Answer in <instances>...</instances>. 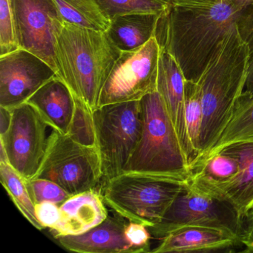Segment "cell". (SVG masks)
I'll list each match as a JSON object with an SVG mask.
<instances>
[{"label":"cell","instance_id":"obj_1","mask_svg":"<svg viewBox=\"0 0 253 253\" xmlns=\"http://www.w3.org/2000/svg\"><path fill=\"white\" fill-rule=\"evenodd\" d=\"M237 27L249 39L253 6L233 8L222 0L196 8L170 3L160 16L155 37L161 49L174 57L185 79L197 83L226 35Z\"/></svg>","mask_w":253,"mask_h":253},{"label":"cell","instance_id":"obj_2","mask_svg":"<svg viewBox=\"0 0 253 253\" xmlns=\"http://www.w3.org/2000/svg\"><path fill=\"white\" fill-rule=\"evenodd\" d=\"M247 39L239 27L231 31L197 82L201 90L203 121L199 153L191 166L215 144L232 118L247 79Z\"/></svg>","mask_w":253,"mask_h":253},{"label":"cell","instance_id":"obj_3","mask_svg":"<svg viewBox=\"0 0 253 253\" xmlns=\"http://www.w3.org/2000/svg\"><path fill=\"white\" fill-rule=\"evenodd\" d=\"M121 53L106 32L65 22L57 38V76L69 87L74 97L93 113Z\"/></svg>","mask_w":253,"mask_h":253},{"label":"cell","instance_id":"obj_4","mask_svg":"<svg viewBox=\"0 0 253 253\" xmlns=\"http://www.w3.org/2000/svg\"><path fill=\"white\" fill-rule=\"evenodd\" d=\"M143 115L141 139L124 172H141L187 185L190 167L158 91L140 100Z\"/></svg>","mask_w":253,"mask_h":253},{"label":"cell","instance_id":"obj_5","mask_svg":"<svg viewBox=\"0 0 253 253\" xmlns=\"http://www.w3.org/2000/svg\"><path fill=\"white\" fill-rule=\"evenodd\" d=\"M186 185L141 172H125L103 183L102 196L115 214L152 227L158 223Z\"/></svg>","mask_w":253,"mask_h":253},{"label":"cell","instance_id":"obj_6","mask_svg":"<svg viewBox=\"0 0 253 253\" xmlns=\"http://www.w3.org/2000/svg\"><path fill=\"white\" fill-rule=\"evenodd\" d=\"M93 118L105 183L124 172L140 143L143 128L141 103L134 100L100 106L93 112Z\"/></svg>","mask_w":253,"mask_h":253},{"label":"cell","instance_id":"obj_7","mask_svg":"<svg viewBox=\"0 0 253 253\" xmlns=\"http://www.w3.org/2000/svg\"><path fill=\"white\" fill-rule=\"evenodd\" d=\"M35 178L54 182L71 196L95 190L103 180L98 150L78 143L68 134L53 128Z\"/></svg>","mask_w":253,"mask_h":253},{"label":"cell","instance_id":"obj_8","mask_svg":"<svg viewBox=\"0 0 253 253\" xmlns=\"http://www.w3.org/2000/svg\"><path fill=\"white\" fill-rule=\"evenodd\" d=\"M160 55L155 37L138 49L122 51L102 88L98 107L140 100L157 91Z\"/></svg>","mask_w":253,"mask_h":253},{"label":"cell","instance_id":"obj_9","mask_svg":"<svg viewBox=\"0 0 253 253\" xmlns=\"http://www.w3.org/2000/svg\"><path fill=\"white\" fill-rule=\"evenodd\" d=\"M51 128L39 111L28 102L11 109L9 128L0 135L8 163L26 181L35 178L48 147Z\"/></svg>","mask_w":253,"mask_h":253},{"label":"cell","instance_id":"obj_10","mask_svg":"<svg viewBox=\"0 0 253 253\" xmlns=\"http://www.w3.org/2000/svg\"><path fill=\"white\" fill-rule=\"evenodd\" d=\"M19 48L46 62L57 74V38L65 21L54 0H9Z\"/></svg>","mask_w":253,"mask_h":253},{"label":"cell","instance_id":"obj_11","mask_svg":"<svg viewBox=\"0 0 253 253\" xmlns=\"http://www.w3.org/2000/svg\"><path fill=\"white\" fill-rule=\"evenodd\" d=\"M186 226L229 228L238 233L240 229L236 214L229 204L189 185L184 186L161 220L148 229L151 235L161 239L169 232Z\"/></svg>","mask_w":253,"mask_h":253},{"label":"cell","instance_id":"obj_12","mask_svg":"<svg viewBox=\"0 0 253 253\" xmlns=\"http://www.w3.org/2000/svg\"><path fill=\"white\" fill-rule=\"evenodd\" d=\"M56 75L46 62L26 50L0 56V106L12 109L25 103Z\"/></svg>","mask_w":253,"mask_h":253},{"label":"cell","instance_id":"obj_13","mask_svg":"<svg viewBox=\"0 0 253 253\" xmlns=\"http://www.w3.org/2000/svg\"><path fill=\"white\" fill-rule=\"evenodd\" d=\"M223 150L235 155L239 161V170L233 177L220 182L189 179L187 185L229 204L235 211L241 227L243 220L253 210V143L233 145Z\"/></svg>","mask_w":253,"mask_h":253},{"label":"cell","instance_id":"obj_14","mask_svg":"<svg viewBox=\"0 0 253 253\" xmlns=\"http://www.w3.org/2000/svg\"><path fill=\"white\" fill-rule=\"evenodd\" d=\"M185 77L174 57L161 48L157 91L162 97L189 167L195 158L185 117Z\"/></svg>","mask_w":253,"mask_h":253},{"label":"cell","instance_id":"obj_15","mask_svg":"<svg viewBox=\"0 0 253 253\" xmlns=\"http://www.w3.org/2000/svg\"><path fill=\"white\" fill-rule=\"evenodd\" d=\"M240 244L238 232L229 228L186 226L169 232L151 253L224 252Z\"/></svg>","mask_w":253,"mask_h":253},{"label":"cell","instance_id":"obj_16","mask_svg":"<svg viewBox=\"0 0 253 253\" xmlns=\"http://www.w3.org/2000/svg\"><path fill=\"white\" fill-rule=\"evenodd\" d=\"M126 219L115 214L85 233L57 238L69 251L81 253H138L125 235Z\"/></svg>","mask_w":253,"mask_h":253},{"label":"cell","instance_id":"obj_17","mask_svg":"<svg viewBox=\"0 0 253 253\" xmlns=\"http://www.w3.org/2000/svg\"><path fill=\"white\" fill-rule=\"evenodd\" d=\"M106 205L97 189L73 195L60 206L61 217L50 230L56 238L85 233L107 218Z\"/></svg>","mask_w":253,"mask_h":253},{"label":"cell","instance_id":"obj_18","mask_svg":"<svg viewBox=\"0 0 253 253\" xmlns=\"http://www.w3.org/2000/svg\"><path fill=\"white\" fill-rule=\"evenodd\" d=\"M50 126L67 134L75 112V100L66 84L56 75L29 100Z\"/></svg>","mask_w":253,"mask_h":253},{"label":"cell","instance_id":"obj_19","mask_svg":"<svg viewBox=\"0 0 253 253\" xmlns=\"http://www.w3.org/2000/svg\"><path fill=\"white\" fill-rule=\"evenodd\" d=\"M161 14H138L121 16L111 21L106 31L114 45L121 51L138 49L155 37Z\"/></svg>","mask_w":253,"mask_h":253},{"label":"cell","instance_id":"obj_20","mask_svg":"<svg viewBox=\"0 0 253 253\" xmlns=\"http://www.w3.org/2000/svg\"><path fill=\"white\" fill-rule=\"evenodd\" d=\"M241 143H253V95L244 91L237 101L230 121L215 144L191 166L190 170L226 148Z\"/></svg>","mask_w":253,"mask_h":253},{"label":"cell","instance_id":"obj_21","mask_svg":"<svg viewBox=\"0 0 253 253\" xmlns=\"http://www.w3.org/2000/svg\"><path fill=\"white\" fill-rule=\"evenodd\" d=\"M66 23L98 32H106L111 22L105 17L95 0H54Z\"/></svg>","mask_w":253,"mask_h":253},{"label":"cell","instance_id":"obj_22","mask_svg":"<svg viewBox=\"0 0 253 253\" xmlns=\"http://www.w3.org/2000/svg\"><path fill=\"white\" fill-rule=\"evenodd\" d=\"M0 177L2 184L19 211L37 229H43L37 217L35 204L29 193L26 180L9 164L4 162H0Z\"/></svg>","mask_w":253,"mask_h":253},{"label":"cell","instance_id":"obj_23","mask_svg":"<svg viewBox=\"0 0 253 253\" xmlns=\"http://www.w3.org/2000/svg\"><path fill=\"white\" fill-rule=\"evenodd\" d=\"M109 20L130 14H162L169 6L167 0H95Z\"/></svg>","mask_w":253,"mask_h":253},{"label":"cell","instance_id":"obj_24","mask_svg":"<svg viewBox=\"0 0 253 253\" xmlns=\"http://www.w3.org/2000/svg\"><path fill=\"white\" fill-rule=\"evenodd\" d=\"M238 170V158L227 151L223 150L192 169L189 179L225 181L233 177Z\"/></svg>","mask_w":253,"mask_h":253},{"label":"cell","instance_id":"obj_25","mask_svg":"<svg viewBox=\"0 0 253 253\" xmlns=\"http://www.w3.org/2000/svg\"><path fill=\"white\" fill-rule=\"evenodd\" d=\"M184 91L186 127L191 144L195 152V160L199 153L200 134L203 121L201 90L197 83L185 80Z\"/></svg>","mask_w":253,"mask_h":253},{"label":"cell","instance_id":"obj_26","mask_svg":"<svg viewBox=\"0 0 253 253\" xmlns=\"http://www.w3.org/2000/svg\"><path fill=\"white\" fill-rule=\"evenodd\" d=\"M75 100V112L67 134L84 146L97 147L93 113L78 99Z\"/></svg>","mask_w":253,"mask_h":253},{"label":"cell","instance_id":"obj_27","mask_svg":"<svg viewBox=\"0 0 253 253\" xmlns=\"http://www.w3.org/2000/svg\"><path fill=\"white\" fill-rule=\"evenodd\" d=\"M28 189L35 205L51 202L60 206L71 196L61 186L45 179L35 178L26 181Z\"/></svg>","mask_w":253,"mask_h":253},{"label":"cell","instance_id":"obj_28","mask_svg":"<svg viewBox=\"0 0 253 253\" xmlns=\"http://www.w3.org/2000/svg\"><path fill=\"white\" fill-rule=\"evenodd\" d=\"M19 49L9 0H0V56Z\"/></svg>","mask_w":253,"mask_h":253},{"label":"cell","instance_id":"obj_29","mask_svg":"<svg viewBox=\"0 0 253 253\" xmlns=\"http://www.w3.org/2000/svg\"><path fill=\"white\" fill-rule=\"evenodd\" d=\"M125 235L127 240L137 249L138 253H151V233L146 226L128 221L125 229Z\"/></svg>","mask_w":253,"mask_h":253},{"label":"cell","instance_id":"obj_30","mask_svg":"<svg viewBox=\"0 0 253 253\" xmlns=\"http://www.w3.org/2000/svg\"><path fill=\"white\" fill-rule=\"evenodd\" d=\"M37 217L42 227H54L61 217L60 206L51 202H42L35 205Z\"/></svg>","mask_w":253,"mask_h":253},{"label":"cell","instance_id":"obj_31","mask_svg":"<svg viewBox=\"0 0 253 253\" xmlns=\"http://www.w3.org/2000/svg\"><path fill=\"white\" fill-rule=\"evenodd\" d=\"M240 241L244 253H253V210L243 220L239 229Z\"/></svg>","mask_w":253,"mask_h":253},{"label":"cell","instance_id":"obj_32","mask_svg":"<svg viewBox=\"0 0 253 253\" xmlns=\"http://www.w3.org/2000/svg\"><path fill=\"white\" fill-rule=\"evenodd\" d=\"M247 43L250 48V58H249L248 69H247V79L244 91L247 94L253 95V33L249 38Z\"/></svg>","mask_w":253,"mask_h":253},{"label":"cell","instance_id":"obj_33","mask_svg":"<svg viewBox=\"0 0 253 253\" xmlns=\"http://www.w3.org/2000/svg\"><path fill=\"white\" fill-rule=\"evenodd\" d=\"M169 3L180 6L196 8V7L211 6L218 3L221 0H167Z\"/></svg>","mask_w":253,"mask_h":253},{"label":"cell","instance_id":"obj_34","mask_svg":"<svg viewBox=\"0 0 253 253\" xmlns=\"http://www.w3.org/2000/svg\"><path fill=\"white\" fill-rule=\"evenodd\" d=\"M0 135H3L9 128L11 121V109L0 106Z\"/></svg>","mask_w":253,"mask_h":253},{"label":"cell","instance_id":"obj_35","mask_svg":"<svg viewBox=\"0 0 253 253\" xmlns=\"http://www.w3.org/2000/svg\"><path fill=\"white\" fill-rule=\"evenodd\" d=\"M233 8H247L253 6V0H222Z\"/></svg>","mask_w":253,"mask_h":253}]
</instances>
